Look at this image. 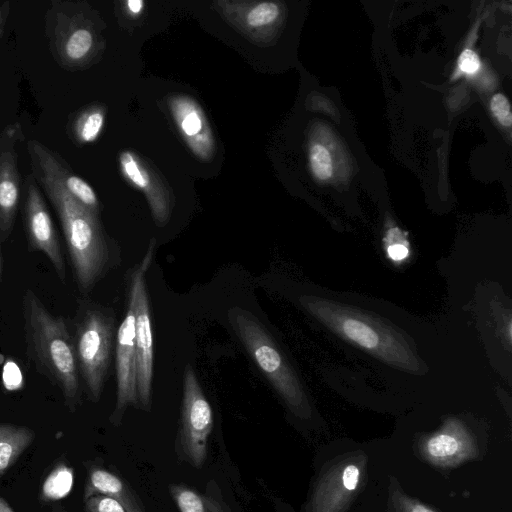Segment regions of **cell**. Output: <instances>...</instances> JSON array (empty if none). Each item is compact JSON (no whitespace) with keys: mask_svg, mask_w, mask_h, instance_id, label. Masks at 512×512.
<instances>
[{"mask_svg":"<svg viewBox=\"0 0 512 512\" xmlns=\"http://www.w3.org/2000/svg\"><path fill=\"white\" fill-rule=\"evenodd\" d=\"M1 241H0V284L2 279V270H3V258H2V250H1Z\"/></svg>","mask_w":512,"mask_h":512,"instance_id":"1f68e13d","label":"cell"},{"mask_svg":"<svg viewBox=\"0 0 512 512\" xmlns=\"http://www.w3.org/2000/svg\"><path fill=\"white\" fill-rule=\"evenodd\" d=\"M26 355L30 365L57 387L73 411L81 403V383L73 336L62 316L52 314L31 289L22 294Z\"/></svg>","mask_w":512,"mask_h":512,"instance_id":"7a4b0ae2","label":"cell"},{"mask_svg":"<svg viewBox=\"0 0 512 512\" xmlns=\"http://www.w3.org/2000/svg\"><path fill=\"white\" fill-rule=\"evenodd\" d=\"M104 125V113L101 109H83L67 121V135L79 145L94 142Z\"/></svg>","mask_w":512,"mask_h":512,"instance_id":"9a60e30c","label":"cell"},{"mask_svg":"<svg viewBox=\"0 0 512 512\" xmlns=\"http://www.w3.org/2000/svg\"><path fill=\"white\" fill-rule=\"evenodd\" d=\"M89 512H126L114 498L106 495H92L87 501Z\"/></svg>","mask_w":512,"mask_h":512,"instance_id":"cb8c5ba5","label":"cell"},{"mask_svg":"<svg viewBox=\"0 0 512 512\" xmlns=\"http://www.w3.org/2000/svg\"><path fill=\"white\" fill-rule=\"evenodd\" d=\"M87 497L94 493L106 495L117 500L126 512H144L130 489L116 475L103 469L90 473Z\"/></svg>","mask_w":512,"mask_h":512,"instance_id":"7c38bea8","label":"cell"},{"mask_svg":"<svg viewBox=\"0 0 512 512\" xmlns=\"http://www.w3.org/2000/svg\"><path fill=\"white\" fill-rule=\"evenodd\" d=\"M360 470L354 464L347 465L342 472V483L345 489L353 491L357 488L359 483Z\"/></svg>","mask_w":512,"mask_h":512,"instance_id":"484cf974","label":"cell"},{"mask_svg":"<svg viewBox=\"0 0 512 512\" xmlns=\"http://www.w3.org/2000/svg\"><path fill=\"white\" fill-rule=\"evenodd\" d=\"M181 126L187 135L193 136L201 130L202 122L196 112H191L183 119Z\"/></svg>","mask_w":512,"mask_h":512,"instance_id":"4316f807","label":"cell"},{"mask_svg":"<svg viewBox=\"0 0 512 512\" xmlns=\"http://www.w3.org/2000/svg\"><path fill=\"white\" fill-rule=\"evenodd\" d=\"M463 441L452 431H443L433 435L426 444L428 455L437 460H446L457 455L462 449Z\"/></svg>","mask_w":512,"mask_h":512,"instance_id":"ac0fdd59","label":"cell"},{"mask_svg":"<svg viewBox=\"0 0 512 512\" xmlns=\"http://www.w3.org/2000/svg\"><path fill=\"white\" fill-rule=\"evenodd\" d=\"M22 221L29 252H41L52 264L57 277L65 284L66 265L58 233L42 191L31 174L24 180Z\"/></svg>","mask_w":512,"mask_h":512,"instance_id":"ba28073f","label":"cell"},{"mask_svg":"<svg viewBox=\"0 0 512 512\" xmlns=\"http://www.w3.org/2000/svg\"><path fill=\"white\" fill-rule=\"evenodd\" d=\"M154 246L151 245L142 261L129 277V302L135 314V342L137 355V397L140 404L149 409L154 371V351L151 328L150 302L146 274L152 263Z\"/></svg>","mask_w":512,"mask_h":512,"instance_id":"52a82bcc","label":"cell"},{"mask_svg":"<svg viewBox=\"0 0 512 512\" xmlns=\"http://www.w3.org/2000/svg\"><path fill=\"white\" fill-rule=\"evenodd\" d=\"M26 148L32 175L58 216L78 290L86 295L113 266L114 248L94 212L74 198L55 174L47 156L48 147L32 139Z\"/></svg>","mask_w":512,"mask_h":512,"instance_id":"6da1fadb","label":"cell"},{"mask_svg":"<svg viewBox=\"0 0 512 512\" xmlns=\"http://www.w3.org/2000/svg\"><path fill=\"white\" fill-rule=\"evenodd\" d=\"M302 307L345 340L396 368L418 372L420 362L407 339L394 326L349 305L304 295Z\"/></svg>","mask_w":512,"mask_h":512,"instance_id":"3957f363","label":"cell"},{"mask_svg":"<svg viewBox=\"0 0 512 512\" xmlns=\"http://www.w3.org/2000/svg\"><path fill=\"white\" fill-rule=\"evenodd\" d=\"M10 2L5 1L0 4V42L4 34L5 26L9 18Z\"/></svg>","mask_w":512,"mask_h":512,"instance_id":"83f0119b","label":"cell"},{"mask_svg":"<svg viewBox=\"0 0 512 512\" xmlns=\"http://www.w3.org/2000/svg\"><path fill=\"white\" fill-rule=\"evenodd\" d=\"M213 428V411L191 365L183 375L181 445L188 460L200 467L207 455V442Z\"/></svg>","mask_w":512,"mask_h":512,"instance_id":"9c48e42d","label":"cell"},{"mask_svg":"<svg viewBox=\"0 0 512 512\" xmlns=\"http://www.w3.org/2000/svg\"><path fill=\"white\" fill-rule=\"evenodd\" d=\"M399 229L391 228L387 233V254L394 261H401L407 258L409 250L404 238H397Z\"/></svg>","mask_w":512,"mask_h":512,"instance_id":"603a6c76","label":"cell"},{"mask_svg":"<svg viewBox=\"0 0 512 512\" xmlns=\"http://www.w3.org/2000/svg\"><path fill=\"white\" fill-rule=\"evenodd\" d=\"M0 512H14L9 504L2 498H0Z\"/></svg>","mask_w":512,"mask_h":512,"instance_id":"4dcf8cb0","label":"cell"},{"mask_svg":"<svg viewBox=\"0 0 512 512\" xmlns=\"http://www.w3.org/2000/svg\"><path fill=\"white\" fill-rule=\"evenodd\" d=\"M409 512H434V511L423 504L414 503L410 506Z\"/></svg>","mask_w":512,"mask_h":512,"instance_id":"f546056e","label":"cell"},{"mask_svg":"<svg viewBox=\"0 0 512 512\" xmlns=\"http://www.w3.org/2000/svg\"><path fill=\"white\" fill-rule=\"evenodd\" d=\"M24 140L19 122L8 124L0 133V241L11 235L21 195L18 147Z\"/></svg>","mask_w":512,"mask_h":512,"instance_id":"30bf717a","label":"cell"},{"mask_svg":"<svg viewBox=\"0 0 512 512\" xmlns=\"http://www.w3.org/2000/svg\"><path fill=\"white\" fill-rule=\"evenodd\" d=\"M73 482V470L60 464L45 479L42 485V495L48 500H60L70 493Z\"/></svg>","mask_w":512,"mask_h":512,"instance_id":"e0dca14e","label":"cell"},{"mask_svg":"<svg viewBox=\"0 0 512 512\" xmlns=\"http://www.w3.org/2000/svg\"><path fill=\"white\" fill-rule=\"evenodd\" d=\"M35 432L14 424H0V474L9 469L33 443Z\"/></svg>","mask_w":512,"mask_h":512,"instance_id":"5bb4252c","label":"cell"},{"mask_svg":"<svg viewBox=\"0 0 512 512\" xmlns=\"http://www.w3.org/2000/svg\"><path fill=\"white\" fill-rule=\"evenodd\" d=\"M311 170L320 181H326L333 174V161L330 151L321 143L311 145L309 151Z\"/></svg>","mask_w":512,"mask_h":512,"instance_id":"d6986e66","label":"cell"},{"mask_svg":"<svg viewBox=\"0 0 512 512\" xmlns=\"http://www.w3.org/2000/svg\"><path fill=\"white\" fill-rule=\"evenodd\" d=\"M116 382L115 413H121L138 401L135 314L130 304L116 336Z\"/></svg>","mask_w":512,"mask_h":512,"instance_id":"8fae6325","label":"cell"},{"mask_svg":"<svg viewBox=\"0 0 512 512\" xmlns=\"http://www.w3.org/2000/svg\"><path fill=\"white\" fill-rule=\"evenodd\" d=\"M171 494L180 512H224L219 503L190 488L173 485Z\"/></svg>","mask_w":512,"mask_h":512,"instance_id":"2e32d148","label":"cell"},{"mask_svg":"<svg viewBox=\"0 0 512 512\" xmlns=\"http://www.w3.org/2000/svg\"><path fill=\"white\" fill-rule=\"evenodd\" d=\"M48 50L66 71L84 68L92 58L96 36L81 2L52 0L44 14Z\"/></svg>","mask_w":512,"mask_h":512,"instance_id":"8992f818","label":"cell"},{"mask_svg":"<svg viewBox=\"0 0 512 512\" xmlns=\"http://www.w3.org/2000/svg\"><path fill=\"white\" fill-rule=\"evenodd\" d=\"M480 59L472 49H464L458 58V71L462 74L473 75L480 69Z\"/></svg>","mask_w":512,"mask_h":512,"instance_id":"d4e9b609","label":"cell"},{"mask_svg":"<svg viewBox=\"0 0 512 512\" xmlns=\"http://www.w3.org/2000/svg\"><path fill=\"white\" fill-rule=\"evenodd\" d=\"M230 323L246 351L295 414L306 416L310 406L303 385L282 349L255 315L239 307Z\"/></svg>","mask_w":512,"mask_h":512,"instance_id":"277c9868","label":"cell"},{"mask_svg":"<svg viewBox=\"0 0 512 512\" xmlns=\"http://www.w3.org/2000/svg\"><path fill=\"white\" fill-rule=\"evenodd\" d=\"M490 109L498 122L505 126L510 127L512 124V113L509 100L501 93L492 96L490 100Z\"/></svg>","mask_w":512,"mask_h":512,"instance_id":"44dd1931","label":"cell"},{"mask_svg":"<svg viewBox=\"0 0 512 512\" xmlns=\"http://www.w3.org/2000/svg\"><path fill=\"white\" fill-rule=\"evenodd\" d=\"M47 156L65 189L85 207L94 212L98 200L92 187L80 176L74 174L65 159L56 151L48 147Z\"/></svg>","mask_w":512,"mask_h":512,"instance_id":"4fadbf2b","label":"cell"},{"mask_svg":"<svg viewBox=\"0 0 512 512\" xmlns=\"http://www.w3.org/2000/svg\"><path fill=\"white\" fill-rule=\"evenodd\" d=\"M128 8L132 13H139L143 7V1L141 0H129L127 2Z\"/></svg>","mask_w":512,"mask_h":512,"instance_id":"f1b7e54d","label":"cell"},{"mask_svg":"<svg viewBox=\"0 0 512 512\" xmlns=\"http://www.w3.org/2000/svg\"><path fill=\"white\" fill-rule=\"evenodd\" d=\"M279 15V8L273 2H263L253 7L247 15V22L252 27H259L273 22Z\"/></svg>","mask_w":512,"mask_h":512,"instance_id":"ffe728a7","label":"cell"},{"mask_svg":"<svg viewBox=\"0 0 512 512\" xmlns=\"http://www.w3.org/2000/svg\"><path fill=\"white\" fill-rule=\"evenodd\" d=\"M73 342L79 374L87 394L98 401L111 364L115 324L104 307L81 301L73 319Z\"/></svg>","mask_w":512,"mask_h":512,"instance_id":"5b68a950","label":"cell"},{"mask_svg":"<svg viewBox=\"0 0 512 512\" xmlns=\"http://www.w3.org/2000/svg\"><path fill=\"white\" fill-rule=\"evenodd\" d=\"M123 173L138 187L147 186V179L141 172L134 157L129 152H123L120 157Z\"/></svg>","mask_w":512,"mask_h":512,"instance_id":"7402d4cb","label":"cell"}]
</instances>
